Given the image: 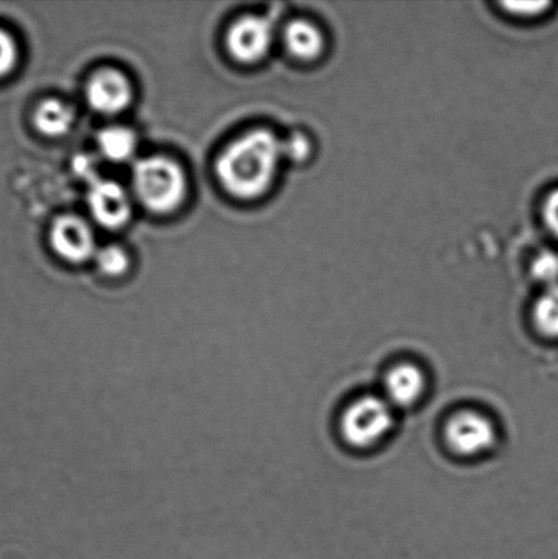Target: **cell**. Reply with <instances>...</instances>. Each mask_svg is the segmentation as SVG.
Listing matches in <instances>:
<instances>
[{"label":"cell","instance_id":"obj_1","mask_svg":"<svg viewBox=\"0 0 558 559\" xmlns=\"http://www.w3.org/2000/svg\"><path fill=\"white\" fill-rule=\"evenodd\" d=\"M283 158V141L270 130H254L222 153L217 178L237 199H257L271 188Z\"/></svg>","mask_w":558,"mask_h":559},{"label":"cell","instance_id":"obj_2","mask_svg":"<svg viewBox=\"0 0 558 559\" xmlns=\"http://www.w3.org/2000/svg\"><path fill=\"white\" fill-rule=\"evenodd\" d=\"M133 189L147 210L173 212L182 204L186 195L183 169L167 157L141 158L133 167Z\"/></svg>","mask_w":558,"mask_h":559},{"label":"cell","instance_id":"obj_3","mask_svg":"<svg viewBox=\"0 0 558 559\" xmlns=\"http://www.w3.org/2000/svg\"><path fill=\"white\" fill-rule=\"evenodd\" d=\"M395 426V408L384 396L364 394L344 408L339 430L348 447L366 451L385 440Z\"/></svg>","mask_w":558,"mask_h":559},{"label":"cell","instance_id":"obj_4","mask_svg":"<svg viewBox=\"0 0 558 559\" xmlns=\"http://www.w3.org/2000/svg\"><path fill=\"white\" fill-rule=\"evenodd\" d=\"M447 447L456 456H484L496 447L499 432L495 421L477 409H461L452 414L444 426Z\"/></svg>","mask_w":558,"mask_h":559},{"label":"cell","instance_id":"obj_5","mask_svg":"<svg viewBox=\"0 0 558 559\" xmlns=\"http://www.w3.org/2000/svg\"><path fill=\"white\" fill-rule=\"evenodd\" d=\"M272 40L271 21L264 16L249 15L229 27L227 47L239 62L256 63L270 51Z\"/></svg>","mask_w":558,"mask_h":559},{"label":"cell","instance_id":"obj_6","mask_svg":"<svg viewBox=\"0 0 558 559\" xmlns=\"http://www.w3.org/2000/svg\"><path fill=\"white\" fill-rule=\"evenodd\" d=\"M49 240L55 253L73 264H80L96 254L95 235L80 217H59L54 223Z\"/></svg>","mask_w":558,"mask_h":559},{"label":"cell","instance_id":"obj_7","mask_svg":"<svg viewBox=\"0 0 558 559\" xmlns=\"http://www.w3.org/2000/svg\"><path fill=\"white\" fill-rule=\"evenodd\" d=\"M87 205L96 222L106 228L124 226L131 215L129 195L122 186L114 180H93L87 193Z\"/></svg>","mask_w":558,"mask_h":559},{"label":"cell","instance_id":"obj_8","mask_svg":"<svg viewBox=\"0 0 558 559\" xmlns=\"http://www.w3.org/2000/svg\"><path fill=\"white\" fill-rule=\"evenodd\" d=\"M384 399L393 408H409L425 396L428 380L418 365L402 361L391 367L384 377Z\"/></svg>","mask_w":558,"mask_h":559},{"label":"cell","instance_id":"obj_9","mask_svg":"<svg viewBox=\"0 0 558 559\" xmlns=\"http://www.w3.org/2000/svg\"><path fill=\"white\" fill-rule=\"evenodd\" d=\"M86 97L95 111L106 115L122 112L131 102V85L126 75L106 69L93 75L86 87Z\"/></svg>","mask_w":558,"mask_h":559},{"label":"cell","instance_id":"obj_10","mask_svg":"<svg viewBox=\"0 0 558 559\" xmlns=\"http://www.w3.org/2000/svg\"><path fill=\"white\" fill-rule=\"evenodd\" d=\"M284 40L288 51L300 60H314L325 48V37L313 22L297 20L286 27Z\"/></svg>","mask_w":558,"mask_h":559},{"label":"cell","instance_id":"obj_11","mask_svg":"<svg viewBox=\"0 0 558 559\" xmlns=\"http://www.w3.org/2000/svg\"><path fill=\"white\" fill-rule=\"evenodd\" d=\"M33 122L44 135L62 136L73 128L74 112L62 102L46 100L37 107Z\"/></svg>","mask_w":558,"mask_h":559},{"label":"cell","instance_id":"obj_12","mask_svg":"<svg viewBox=\"0 0 558 559\" xmlns=\"http://www.w3.org/2000/svg\"><path fill=\"white\" fill-rule=\"evenodd\" d=\"M97 146L107 160L124 163L134 156L136 139L133 131L115 126L100 131L97 135Z\"/></svg>","mask_w":558,"mask_h":559},{"label":"cell","instance_id":"obj_13","mask_svg":"<svg viewBox=\"0 0 558 559\" xmlns=\"http://www.w3.org/2000/svg\"><path fill=\"white\" fill-rule=\"evenodd\" d=\"M535 329L544 337L558 340V284L545 288L533 309Z\"/></svg>","mask_w":558,"mask_h":559},{"label":"cell","instance_id":"obj_14","mask_svg":"<svg viewBox=\"0 0 558 559\" xmlns=\"http://www.w3.org/2000/svg\"><path fill=\"white\" fill-rule=\"evenodd\" d=\"M95 255L98 270L108 276L123 275L128 271V253L119 246H107V248L96 251Z\"/></svg>","mask_w":558,"mask_h":559},{"label":"cell","instance_id":"obj_15","mask_svg":"<svg viewBox=\"0 0 558 559\" xmlns=\"http://www.w3.org/2000/svg\"><path fill=\"white\" fill-rule=\"evenodd\" d=\"M532 275L545 288L558 284V254L555 251L546 250L535 257L532 264Z\"/></svg>","mask_w":558,"mask_h":559},{"label":"cell","instance_id":"obj_16","mask_svg":"<svg viewBox=\"0 0 558 559\" xmlns=\"http://www.w3.org/2000/svg\"><path fill=\"white\" fill-rule=\"evenodd\" d=\"M19 62V47L10 33L0 29V79L8 75Z\"/></svg>","mask_w":558,"mask_h":559},{"label":"cell","instance_id":"obj_17","mask_svg":"<svg viewBox=\"0 0 558 559\" xmlns=\"http://www.w3.org/2000/svg\"><path fill=\"white\" fill-rule=\"evenodd\" d=\"M310 141L306 135L297 133L283 140L284 158L292 162H304L310 155Z\"/></svg>","mask_w":558,"mask_h":559},{"label":"cell","instance_id":"obj_18","mask_svg":"<svg viewBox=\"0 0 558 559\" xmlns=\"http://www.w3.org/2000/svg\"><path fill=\"white\" fill-rule=\"evenodd\" d=\"M549 3L546 2H510L502 4V8L521 19H530V16H537L543 14L546 9L549 8Z\"/></svg>","mask_w":558,"mask_h":559},{"label":"cell","instance_id":"obj_19","mask_svg":"<svg viewBox=\"0 0 558 559\" xmlns=\"http://www.w3.org/2000/svg\"><path fill=\"white\" fill-rule=\"evenodd\" d=\"M543 216L546 227L558 238V189L551 191L545 200Z\"/></svg>","mask_w":558,"mask_h":559}]
</instances>
